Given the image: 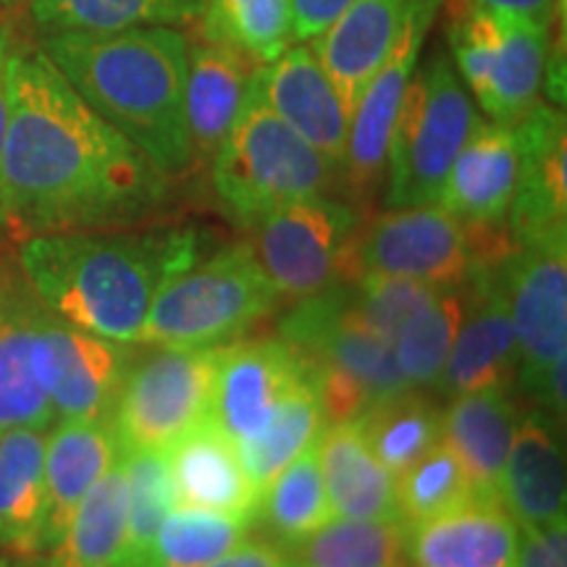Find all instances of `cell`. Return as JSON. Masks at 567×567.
<instances>
[{"label":"cell","mask_w":567,"mask_h":567,"mask_svg":"<svg viewBox=\"0 0 567 567\" xmlns=\"http://www.w3.org/2000/svg\"><path fill=\"white\" fill-rule=\"evenodd\" d=\"M279 302L281 295L245 239L174 276L155 295L137 344L174 350L221 347L271 316Z\"/></svg>","instance_id":"5"},{"label":"cell","mask_w":567,"mask_h":567,"mask_svg":"<svg viewBox=\"0 0 567 567\" xmlns=\"http://www.w3.org/2000/svg\"><path fill=\"white\" fill-rule=\"evenodd\" d=\"M255 63L213 40L189 42L187 59V130L195 161L210 163L229 137L243 109Z\"/></svg>","instance_id":"26"},{"label":"cell","mask_w":567,"mask_h":567,"mask_svg":"<svg viewBox=\"0 0 567 567\" xmlns=\"http://www.w3.org/2000/svg\"><path fill=\"white\" fill-rule=\"evenodd\" d=\"M45 523V434L13 429L0 434V549L40 555Z\"/></svg>","instance_id":"29"},{"label":"cell","mask_w":567,"mask_h":567,"mask_svg":"<svg viewBox=\"0 0 567 567\" xmlns=\"http://www.w3.org/2000/svg\"><path fill=\"white\" fill-rule=\"evenodd\" d=\"M467 308H471L467 281L463 287H446L434 302L410 318L400 337L394 339L392 350L396 365L410 389L436 386Z\"/></svg>","instance_id":"37"},{"label":"cell","mask_w":567,"mask_h":567,"mask_svg":"<svg viewBox=\"0 0 567 567\" xmlns=\"http://www.w3.org/2000/svg\"><path fill=\"white\" fill-rule=\"evenodd\" d=\"M517 429L507 389H481L452 396L442 413V439L471 481L473 499L499 502L502 471Z\"/></svg>","instance_id":"25"},{"label":"cell","mask_w":567,"mask_h":567,"mask_svg":"<svg viewBox=\"0 0 567 567\" xmlns=\"http://www.w3.org/2000/svg\"><path fill=\"white\" fill-rule=\"evenodd\" d=\"M203 38L264 66L295 42L289 0H205Z\"/></svg>","instance_id":"36"},{"label":"cell","mask_w":567,"mask_h":567,"mask_svg":"<svg viewBox=\"0 0 567 567\" xmlns=\"http://www.w3.org/2000/svg\"><path fill=\"white\" fill-rule=\"evenodd\" d=\"M481 122L450 55L434 51L421 59L389 140L386 208L436 205L452 163Z\"/></svg>","instance_id":"6"},{"label":"cell","mask_w":567,"mask_h":567,"mask_svg":"<svg viewBox=\"0 0 567 567\" xmlns=\"http://www.w3.org/2000/svg\"><path fill=\"white\" fill-rule=\"evenodd\" d=\"M0 3H3V6H13V3H19V0H0Z\"/></svg>","instance_id":"48"},{"label":"cell","mask_w":567,"mask_h":567,"mask_svg":"<svg viewBox=\"0 0 567 567\" xmlns=\"http://www.w3.org/2000/svg\"><path fill=\"white\" fill-rule=\"evenodd\" d=\"M195 226L153 224L24 237L19 268L38 300L76 329L137 344L155 295L200 264Z\"/></svg>","instance_id":"2"},{"label":"cell","mask_w":567,"mask_h":567,"mask_svg":"<svg viewBox=\"0 0 567 567\" xmlns=\"http://www.w3.org/2000/svg\"><path fill=\"white\" fill-rule=\"evenodd\" d=\"M515 567H567V517L542 528H520Z\"/></svg>","instance_id":"42"},{"label":"cell","mask_w":567,"mask_h":567,"mask_svg":"<svg viewBox=\"0 0 567 567\" xmlns=\"http://www.w3.org/2000/svg\"><path fill=\"white\" fill-rule=\"evenodd\" d=\"M517 179L507 231L517 247L567 243V126L557 105L536 103L513 126Z\"/></svg>","instance_id":"14"},{"label":"cell","mask_w":567,"mask_h":567,"mask_svg":"<svg viewBox=\"0 0 567 567\" xmlns=\"http://www.w3.org/2000/svg\"><path fill=\"white\" fill-rule=\"evenodd\" d=\"M478 271L471 231L442 205H415L363 218L347 245L337 284L379 274L434 287H463Z\"/></svg>","instance_id":"9"},{"label":"cell","mask_w":567,"mask_h":567,"mask_svg":"<svg viewBox=\"0 0 567 567\" xmlns=\"http://www.w3.org/2000/svg\"><path fill=\"white\" fill-rule=\"evenodd\" d=\"M344 284L350 289L354 316L389 344H394V339L400 337L410 318H415L425 305L434 302L446 289L425 281L394 279V276L379 274H363Z\"/></svg>","instance_id":"41"},{"label":"cell","mask_w":567,"mask_h":567,"mask_svg":"<svg viewBox=\"0 0 567 567\" xmlns=\"http://www.w3.org/2000/svg\"><path fill=\"white\" fill-rule=\"evenodd\" d=\"M363 210L334 195L297 200L255 221L250 239L255 255L276 292L302 300L339 279L344 250Z\"/></svg>","instance_id":"10"},{"label":"cell","mask_w":567,"mask_h":567,"mask_svg":"<svg viewBox=\"0 0 567 567\" xmlns=\"http://www.w3.org/2000/svg\"><path fill=\"white\" fill-rule=\"evenodd\" d=\"M218 347L134 352L111 413L122 452L168 450L208 417Z\"/></svg>","instance_id":"8"},{"label":"cell","mask_w":567,"mask_h":567,"mask_svg":"<svg viewBox=\"0 0 567 567\" xmlns=\"http://www.w3.org/2000/svg\"><path fill=\"white\" fill-rule=\"evenodd\" d=\"M394 492L396 515L408 528L473 502L471 481L444 439L394 478Z\"/></svg>","instance_id":"40"},{"label":"cell","mask_w":567,"mask_h":567,"mask_svg":"<svg viewBox=\"0 0 567 567\" xmlns=\"http://www.w3.org/2000/svg\"><path fill=\"white\" fill-rule=\"evenodd\" d=\"M122 457L111 421H61L45 436V523L42 549H53L69 530L92 486Z\"/></svg>","instance_id":"21"},{"label":"cell","mask_w":567,"mask_h":567,"mask_svg":"<svg viewBox=\"0 0 567 567\" xmlns=\"http://www.w3.org/2000/svg\"><path fill=\"white\" fill-rule=\"evenodd\" d=\"M331 517L337 515L331 509L329 494H326L313 444L264 488L255 523L266 528L271 542L287 549L323 528Z\"/></svg>","instance_id":"34"},{"label":"cell","mask_w":567,"mask_h":567,"mask_svg":"<svg viewBox=\"0 0 567 567\" xmlns=\"http://www.w3.org/2000/svg\"><path fill=\"white\" fill-rule=\"evenodd\" d=\"M305 373L308 360L281 337L221 344L208 417L234 446L245 444Z\"/></svg>","instance_id":"15"},{"label":"cell","mask_w":567,"mask_h":567,"mask_svg":"<svg viewBox=\"0 0 567 567\" xmlns=\"http://www.w3.org/2000/svg\"><path fill=\"white\" fill-rule=\"evenodd\" d=\"M11 38L6 27H0V153H3L6 126H9V59H11Z\"/></svg>","instance_id":"46"},{"label":"cell","mask_w":567,"mask_h":567,"mask_svg":"<svg viewBox=\"0 0 567 567\" xmlns=\"http://www.w3.org/2000/svg\"><path fill=\"white\" fill-rule=\"evenodd\" d=\"M126 507L130 488L122 452L84 496L61 542L53 549L24 557L21 567H124Z\"/></svg>","instance_id":"28"},{"label":"cell","mask_w":567,"mask_h":567,"mask_svg":"<svg viewBox=\"0 0 567 567\" xmlns=\"http://www.w3.org/2000/svg\"><path fill=\"white\" fill-rule=\"evenodd\" d=\"M42 302L21 268L0 260V434L13 429L45 431L53 405L34 373V334Z\"/></svg>","instance_id":"18"},{"label":"cell","mask_w":567,"mask_h":567,"mask_svg":"<svg viewBox=\"0 0 567 567\" xmlns=\"http://www.w3.org/2000/svg\"><path fill=\"white\" fill-rule=\"evenodd\" d=\"M172 179L97 116L51 59L11 51L0 226L34 234L130 229L166 208Z\"/></svg>","instance_id":"1"},{"label":"cell","mask_w":567,"mask_h":567,"mask_svg":"<svg viewBox=\"0 0 567 567\" xmlns=\"http://www.w3.org/2000/svg\"><path fill=\"white\" fill-rule=\"evenodd\" d=\"M326 494L339 517H400L394 476L373 455L358 421L326 423L316 439Z\"/></svg>","instance_id":"27"},{"label":"cell","mask_w":567,"mask_h":567,"mask_svg":"<svg viewBox=\"0 0 567 567\" xmlns=\"http://www.w3.org/2000/svg\"><path fill=\"white\" fill-rule=\"evenodd\" d=\"M252 520L210 509H172L155 536L147 567H208L252 534Z\"/></svg>","instance_id":"39"},{"label":"cell","mask_w":567,"mask_h":567,"mask_svg":"<svg viewBox=\"0 0 567 567\" xmlns=\"http://www.w3.org/2000/svg\"><path fill=\"white\" fill-rule=\"evenodd\" d=\"M208 567H292L279 544L271 538H250L226 551Z\"/></svg>","instance_id":"44"},{"label":"cell","mask_w":567,"mask_h":567,"mask_svg":"<svg viewBox=\"0 0 567 567\" xmlns=\"http://www.w3.org/2000/svg\"><path fill=\"white\" fill-rule=\"evenodd\" d=\"M517 179L513 126L481 122L446 174L439 203L467 229L507 226Z\"/></svg>","instance_id":"19"},{"label":"cell","mask_w":567,"mask_h":567,"mask_svg":"<svg viewBox=\"0 0 567 567\" xmlns=\"http://www.w3.org/2000/svg\"><path fill=\"white\" fill-rule=\"evenodd\" d=\"M350 0H289L295 42H310L347 9Z\"/></svg>","instance_id":"43"},{"label":"cell","mask_w":567,"mask_h":567,"mask_svg":"<svg viewBox=\"0 0 567 567\" xmlns=\"http://www.w3.org/2000/svg\"><path fill=\"white\" fill-rule=\"evenodd\" d=\"M284 555L297 567H410L408 526L400 517H331Z\"/></svg>","instance_id":"31"},{"label":"cell","mask_w":567,"mask_h":567,"mask_svg":"<svg viewBox=\"0 0 567 567\" xmlns=\"http://www.w3.org/2000/svg\"><path fill=\"white\" fill-rule=\"evenodd\" d=\"M323 425L321 400H318L313 371L308 363V373L289 389L264 429L237 446V455L243 460L255 492L264 494V488L284 467L302 455L308 446H313Z\"/></svg>","instance_id":"32"},{"label":"cell","mask_w":567,"mask_h":567,"mask_svg":"<svg viewBox=\"0 0 567 567\" xmlns=\"http://www.w3.org/2000/svg\"><path fill=\"white\" fill-rule=\"evenodd\" d=\"M166 457L176 502L255 523L260 494L247 476L237 446L213 425L210 417L176 439L166 450Z\"/></svg>","instance_id":"20"},{"label":"cell","mask_w":567,"mask_h":567,"mask_svg":"<svg viewBox=\"0 0 567 567\" xmlns=\"http://www.w3.org/2000/svg\"><path fill=\"white\" fill-rule=\"evenodd\" d=\"M40 51L168 179L193 166L184 109L189 40L179 27L42 34Z\"/></svg>","instance_id":"3"},{"label":"cell","mask_w":567,"mask_h":567,"mask_svg":"<svg viewBox=\"0 0 567 567\" xmlns=\"http://www.w3.org/2000/svg\"><path fill=\"white\" fill-rule=\"evenodd\" d=\"M0 567H11V563L6 557H0Z\"/></svg>","instance_id":"47"},{"label":"cell","mask_w":567,"mask_h":567,"mask_svg":"<svg viewBox=\"0 0 567 567\" xmlns=\"http://www.w3.org/2000/svg\"><path fill=\"white\" fill-rule=\"evenodd\" d=\"M354 421L394 478L442 442V410L413 389L375 402Z\"/></svg>","instance_id":"35"},{"label":"cell","mask_w":567,"mask_h":567,"mask_svg":"<svg viewBox=\"0 0 567 567\" xmlns=\"http://www.w3.org/2000/svg\"><path fill=\"white\" fill-rule=\"evenodd\" d=\"M444 0H408L402 27L389 48L386 59L373 71L365 90L350 113L342 187L354 203H368L379 193L386 172L389 140L402 97L410 87L417 63L423 59L425 40Z\"/></svg>","instance_id":"11"},{"label":"cell","mask_w":567,"mask_h":567,"mask_svg":"<svg viewBox=\"0 0 567 567\" xmlns=\"http://www.w3.org/2000/svg\"><path fill=\"white\" fill-rule=\"evenodd\" d=\"M279 337L313 365L350 375L371 396V405L408 392L392 344L375 337L354 316L347 284H331L302 297L281 318Z\"/></svg>","instance_id":"12"},{"label":"cell","mask_w":567,"mask_h":567,"mask_svg":"<svg viewBox=\"0 0 567 567\" xmlns=\"http://www.w3.org/2000/svg\"><path fill=\"white\" fill-rule=\"evenodd\" d=\"M408 0H350L347 9L308 42L352 113L373 71L386 59L402 27Z\"/></svg>","instance_id":"24"},{"label":"cell","mask_w":567,"mask_h":567,"mask_svg":"<svg viewBox=\"0 0 567 567\" xmlns=\"http://www.w3.org/2000/svg\"><path fill=\"white\" fill-rule=\"evenodd\" d=\"M205 0H30L42 34L122 32L134 27H184L200 19Z\"/></svg>","instance_id":"33"},{"label":"cell","mask_w":567,"mask_h":567,"mask_svg":"<svg viewBox=\"0 0 567 567\" xmlns=\"http://www.w3.org/2000/svg\"><path fill=\"white\" fill-rule=\"evenodd\" d=\"M124 467L130 488L124 567H147L155 536L176 505L166 450L124 452Z\"/></svg>","instance_id":"38"},{"label":"cell","mask_w":567,"mask_h":567,"mask_svg":"<svg viewBox=\"0 0 567 567\" xmlns=\"http://www.w3.org/2000/svg\"><path fill=\"white\" fill-rule=\"evenodd\" d=\"M565 502V452L557 442L555 421L536 410L515 429L502 471L499 505L517 528H542L563 520Z\"/></svg>","instance_id":"23"},{"label":"cell","mask_w":567,"mask_h":567,"mask_svg":"<svg viewBox=\"0 0 567 567\" xmlns=\"http://www.w3.org/2000/svg\"><path fill=\"white\" fill-rule=\"evenodd\" d=\"M134 344L76 329L42 305L34 373L59 421H111Z\"/></svg>","instance_id":"13"},{"label":"cell","mask_w":567,"mask_h":567,"mask_svg":"<svg viewBox=\"0 0 567 567\" xmlns=\"http://www.w3.org/2000/svg\"><path fill=\"white\" fill-rule=\"evenodd\" d=\"M473 9H484L499 17H515L534 21L542 27H555L557 11H563V0H467Z\"/></svg>","instance_id":"45"},{"label":"cell","mask_w":567,"mask_h":567,"mask_svg":"<svg viewBox=\"0 0 567 567\" xmlns=\"http://www.w3.org/2000/svg\"><path fill=\"white\" fill-rule=\"evenodd\" d=\"M517 344V379L551 421L565 417L567 243L517 247L499 266Z\"/></svg>","instance_id":"7"},{"label":"cell","mask_w":567,"mask_h":567,"mask_svg":"<svg viewBox=\"0 0 567 567\" xmlns=\"http://www.w3.org/2000/svg\"><path fill=\"white\" fill-rule=\"evenodd\" d=\"M292 567H297V565H292Z\"/></svg>","instance_id":"49"},{"label":"cell","mask_w":567,"mask_h":567,"mask_svg":"<svg viewBox=\"0 0 567 567\" xmlns=\"http://www.w3.org/2000/svg\"><path fill=\"white\" fill-rule=\"evenodd\" d=\"M210 184L226 216L250 229L284 205L331 195L342 184V168L247 87L237 122L210 161Z\"/></svg>","instance_id":"4"},{"label":"cell","mask_w":567,"mask_h":567,"mask_svg":"<svg viewBox=\"0 0 567 567\" xmlns=\"http://www.w3.org/2000/svg\"><path fill=\"white\" fill-rule=\"evenodd\" d=\"M250 90L308 145L342 168L350 111L308 42L289 45L279 59L255 66Z\"/></svg>","instance_id":"16"},{"label":"cell","mask_w":567,"mask_h":567,"mask_svg":"<svg viewBox=\"0 0 567 567\" xmlns=\"http://www.w3.org/2000/svg\"><path fill=\"white\" fill-rule=\"evenodd\" d=\"M520 528L499 502H467L408 528L410 567H515Z\"/></svg>","instance_id":"22"},{"label":"cell","mask_w":567,"mask_h":567,"mask_svg":"<svg viewBox=\"0 0 567 567\" xmlns=\"http://www.w3.org/2000/svg\"><path fill=\"white\" fill-rule=\"evenodd\" d=\"M467 289L471 308L436 381V389L446 396L507 389L517 373L515 329L499 268L473 274Z\"/></svg>","instance_id":"17"},{"label":"cell","mask_w":567,"mask_h":567,"mask_svg":"<svg viewBox=\"0 0 567 567\" xmlns=\"http://www.w3.org/2000/svg\"><path fill=\"white\" fill-rule=\"evenodd\" d=\"M551 27L499 17V42L484 95L476 105L488 122L515 126L538 103L547 80Z\"/></svg>","instance_id":"30"}]
</instances>
